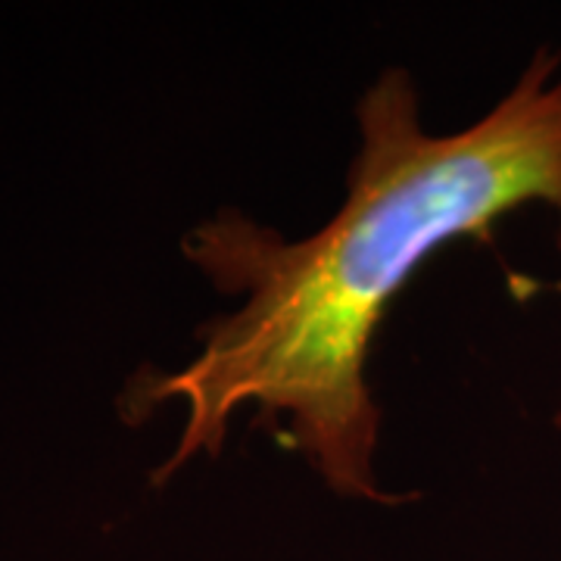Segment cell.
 I'll list each match as a JSON object with an SVG mask.
<instances>
[{"mask_svg":"<svg viewBox=\"0 0 561 561\" xmlns=\"http://www.w3.org/2000/svg\"><path fill=\"white\" fill-rule=\"evenodd\" d=\"M540 50L483 119L431 135L405 69H387L359 101V153L337 216L306 241L238 209L197 225L184 256L241 306L201 328V353L179 371L140 368L122 390V419L138 424L165 402L184 405L165 483L194 456H219L228 421L260 412L334 493L383 500L375 478L381 431L365 381L383 309L421 262L449 241L483 234L527 203L559 216L561 72Z\"/></svg>","mask_w":561,"mask_h":561,"instance_id":"obj_1","label":"cell"}]
</instances>
